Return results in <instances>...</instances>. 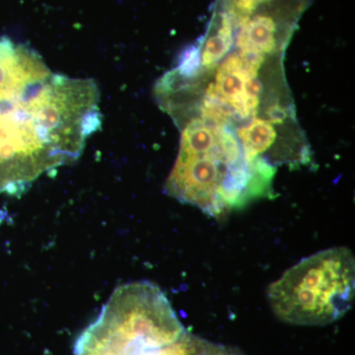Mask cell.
<instances>
[{
    "instance_id": "1",
    "label": "cell",
    "mask_w": 355,
    "mask_h": 355,
    "mask_svg": "<svg viewBox=\"0 0 355 355\" xmlns=\"http://www.w3.org/2000/svg\"><path fill=\"white\" fill-rule=\"evenodd\" d=\"M99 101L92 79L53 73L30 46L0 38V193L76 161L101 125Z\"/></svg>"
},
{
    "instance_id": "4",
    "label": "cell",
    "mask_w": 355,
    "mask_h": 355,
    "mask_svg": "<svg viewBox=\"0 0 355 355\" xmlns=\"http://www.w3.org/2000/svg\"><path fill=\"white\" fill-rule=\"evenodd\" d=\"M355 261L347 248L324 250L299 261L268 288L275 316L299 326L338 321L354 301Z\"/></svg>"
},
{
    "instance_id": "3",
    "label": "cell",
    "mask_w": 355,
    "mask_h": 355,
    "mask_svg": "<svg viewBox=\"0 0 355 355\" xmlns=\"http://www.w3.org/2000/svg\"><path fill=\"white\" fill-rule=\"evenodd\" d=\"M187 330L162 291L148 282L116 287L77 338L74 355H165Z\"/></svg>"
},
{
    "instance_id": "6",
    "label": "cell",
    "mask_w": 355,
    "mask_h": 355,
    "mask_svg": "<svg viewBox=\"0 0 355 355\" xmlns=\"http://www.w3.org/2000/svg\"><path fill=\"white\" fill-rule=\"evenodd\" d=\"M197 43L200 46V72L216 69L232 51L234 44L233 25L227 14L220 9H214L209 29Z\"/></svg>"
},
{
    "instance_id": "2",
    "label": "cell",
    "mask_w": 355,
    "mask_h": 355,
    "mask_svg": "<svg viewBox=\"0 0 355 355\" xmlns=\"http://www.w3.org/2000/svg\"><path fill=\"white\" fill-rule=\"evenodd\" d=\"M172 119L181 130V144L165 183L168 196L216 218L273 197L277 168L250 160L231 125L190 112Z\"/></svg>"
},
{
    "instance_id": "5",
    "label": "cell",
    "mask_w": 355,
    "mask_h": 355,
    "mask_svg": "<svg viewBox=\"0 0 355 355\" xmlns=\"http://www.w3.org/2000/svg\"><path fill=\"white\" fill-rule=\"evenodd\" d=\"M311 0H266L252 12L229 16L233 25L232 50L265 57L284 55L301 15Z\"/></svg>"
}]
</instances>
